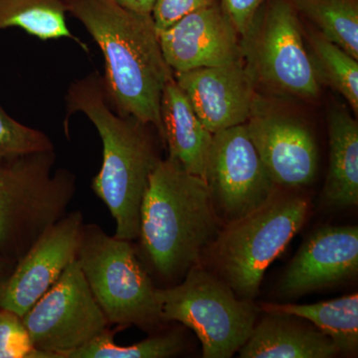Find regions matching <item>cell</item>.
Masks as SVG:
<instances>
[{
    "instance_id": "obj_1",
    "label": "cell",
    "mask_w": 358,
    "mask_h": 358,
    "mask_svg": "<svg viewBox=\"0 0 358 358\" xmlns=\"http://www.w3.org/2000/svg\"><path fill=\"white\" fill-rule=\"evenodd\" d=\"M65 107L66 129L70 117L82 113L100 134L103 162L92 181V189L114 218V236L134 241L140 235L141 203L150 176L162 159L157 143L159 138H155L159 136L157 129L131 115L117 114L99 72L71 82Z\"/></svg>"
},
{
    "instance_id": "obj_2",
    "label": "cell",
    "mask_w": 358,
    "mask_h": 358,
    "mask_svg": "<svg viewBox=\"0 0 358 358\" xmlns=\"http://www.w3.org/2000/svg\"><path fill=\"white\" fill-rule=\"evenodd\" d=\"M64 4L102 51L103 83L113 109L154 126L164 145L160 101L173 72L152 16L129 10L117 0H64Z\"/></svg>"
},
{
    "instance_id": "obj_3",
    "label": "cell",
    "mask_w": 358,
    "mask_h": 358,
    "mask_svg": "<svg viewBox=\"0 0 358 358\" xmlns=\"http://www.w3.org/2000/svg\"><path fill=\"white\" fill-rule=\"evenodd\" d=\"M221 229L205 179L169 157L160 160L141 203L138 238L150 270L166 282L183 277Z\"/></svg>"
},
{
    "instance_id": "obj_4",
    "label": "cell",
    "mask_w": 358,
    "mask_h": 358,
    "mask_svg": "<svg viewBox=\"0 0 358 358\" xmlns=\"http://www.w3.org/2000/svg\"><path fill=\"white\" fill-rule=\"evenodd\" d=\"M56 162L55 150L0 157V255L17 262L68 213L77 178Z\"/></svg>"
},
{
    "instance_id": "obj_5",
    "label": "cell",
    "mask_w": 358,
    "mask_h": 358,
    "mask_svg": "<svg viewBox=\"0 0 358 358\" xmlns=\"http://www.w3.org/2000/svg\"><path fill=\"white\" fill-rule=\"evenodd\" d=\"M242 60L258 95L315 101L320 85L292 0H265L243 34Z\"/></svg>"
},
{
    "instance_id": "obj_6",
    "label": "cell",
    "mask_w": 358,
    "mask_h": 358,
    "mask_svg": "<svg viewBox=\"0 0 358 358\" xmlns=\"http://www.w3.org/2000/svg\"><path fill=\"white\" fill-rule=\"evenodd\" d=\"M77 261L110 324L143 331L164 324L157 287L133 241L108 235L98 224H84Z\"/></svg>"
},
{
    "instance_id": "obj_7",
    "label": "cell",
    "mask_w": 358,
    "mask_h": 358,
    "mask_svg": "<svg viewBox=\"0 0 358 358\" xmlns=\"http://www.w3.org/2000/svg\"><path fill=\"white\" fill-rule=\"evenodd\" d=\"M308 212L305 196L277 192L256 210L225 224L207 251L238 296H256L266 270L301 229Z\"/></svg>"
},
{
    "instance_id": "obj_8",
    "label": "cell",
    "mask_w": 358,
    "mask_h": 358,
    "mask_svg": "<svg viewBox=\"0 0 358 358\" xmlns=\"http://www.w3.org/2000/svg\"><path fill=\"white\" fill-rule=\"evenodd\" d=\"M164 324L179 322L192 329L205 358H229L245 345L258 319L252 300L240 298L222 279L193 266L185 280L157 289Z\"/></svg>"
},
{
    "instance_id": "obj_9",
    "label": "cell",
    "mask_w": 358,
    "mask_h": 358,
    "mask_svg": "<svg viewBox=\"0 0 358 358\" xmlns=\"http://www.w3.org/2000/svg\"><path fill=\"white\" fill-rule=\"evenodd\" d=\"M21 319L47 358H68L110 327L77 259Z\"/></svg>"
},
{
    "instance_id": "obj_10",
    "label": "cell",
    "mask_w": 358,
    "mask_h": 358,
    "mask_svg": "<svg viewBox=\"0 0 358 358\" xmlns=\"http://www.w3.org/2000/svg\"><path fill=\"white\" fill-rule=\"evenodd\" d=\"M204 179L218 217L225 224L256 210L278 192L246 124L213 134Z\"/></svg>"
},
{
    "instance_id": "obj_11",
    "label": "cell",
    "mask_w": 358,
    "mask_h": 358,
    "mask_svg": "<svg viewBox=\"0 0 358 358\" xmlns=\"http://www.w3.org/2000/svg\"><path fill=\"white\" fill-rule=\"evenodd\" d=\"M246 126L275 185L300 187L315 180L319 166L317 145L303 120L277 109L258 95Z\"/></svg>"
},
{
    "instance_id": "obj_12",
    "label": "cell",
    "mask_w": 358,
    "mask_h": 358,
    "mask_svg": "<svg viewBox=\"0 0 358 358\" xmlns=\"http://www.w3.org/2000/svg\"><path fill=\"white\" fill-rule=\"evenodd\" d=\"M84 224L75 210L49 226L0 284V308L23 317L76 260Z\"/></svg>"
},
{
    "instance_id": "obj_13",
    "label": "cell",
    "mask_w": 358,
    "mask_h": 358,
    "mask_svg": "<svg viewBox=\"0 0 358 358\" xmlns=\"http://www.w3.org/2000/svg\"><path fill=\"white\" fill-rule=\"evenodd\" d=\"M157 34L173 74L242 60L239 32L221 2L188 14Z\"/></svg>"
},
{
    "instance_id": "obj_14",
    "label": "cell",
    "mask_w": 358,
    "mask_h": 358,
    "mask_svg": "<svg viewBox=\"0 0 358 358\" xmlns=\"http://www.w3.org/2000/svg\"><path fill=\"white\" fill-rule=\"evenodd\" d=\"M358 271L357 226H327L310 234L278 285L282 298H296L333 286Z\"/></svg>"
},
{
    "instance_id": "obj_15",
    "label": "cell",
    "mask_w": 358,
    "mask_h": 358,
    "mask_svg": "<svg viewBox=\"0 0 358 358\" xmlns=\"http://www.w3.org/2000/svg\"><path fill=\"white\" fill-rule=\"evenodd\" d=\"M195 114L211 134L246 124L257 93L243 60L173 74Z\"/></svg>"
},
{
    "instance_id": "obj_16",
    "label": "cell",
    "mask_w": 358,
    "mask_h": 358,
    "mask_svg": "<svg viewBox=\"0 0 358 358\" xmlns=\"http://www.w3.org/2000/svg\"><path fill=\"white\" fill-rule=\"evenodd\" d=\"M238 350L242 358H331L339 353L333 339L300 317L267 313Z\"/></svg>"
},
{
    "instance_id": "obj_17",
    "label": "cell",
    "mask_w": 358,
    "mask_h": 358,
    "mask_svg": "<svg viewBox=\"0 0 358 358\" xmlns=\"http://www.w3.org/2000/svg\"><path fill=\"white\" fill-rule=\"evenodd\" d=\"M160 119L169 159L178 162L188 173L204 179L213 134L195 114L174 76L162 91Z\"/></svg>"
},
{
    "instance_id": "obj_18",
    "label": "cell",
    "mask_w": 358,
    "mask_h": 358,
    "mask_svg": "<svg viewBox=\"0 0 358 358\" xmlns=\"http://www.w3.org/2000/svg\"><path fill=\"white\" fill-rule=\"evenodd\" d=\"M329 166L324 201L345 208L358 203V124L345 108L336 106L327 114Z\"/></svg>"
},
{
    "instance_id": "obj_19",
    "label": "cell",
    "mask_w": 358,
    "mask_h": 358,
    "mask_svg": "<svg viewBox=\"0 0 358 358\" xmlns=\"http://www.w3.org/2000/svg\"><path fill=\"white\" fill-rule=\"evenodd\" d=\"M266 313L294 315L310 322L333 339L339 353L353 355L358 348V296H341L313 305L265 303Z\"/></svg>"
},
{
    "instance_id": "obj_20",
    "label": "cell",
    "mask_w": 358,
    "mask_h": 358,
    "mask_svg": "<svg viewBox=\"0 0 358 358\" xmlns=\"http://www.w3.org/2000/svg\"><path fill=\"white\" fill-rule=\"evenodd\" d=\"M64 0H0V32L20 28L40 40L67 38L88 46L70 31Z\"/></svg>"
},
{
    "instance_id": "obj_21",
    "label": "cell",
    "mask_w": 358,
    "mask_h": 358,
    "mask_svg": "<svg viewBox=\"0 0 358 358\" xmlns=\"http://www.w3.org/2000/svg\"><path fill=\"white\" fill-rule=\"evenodd\" d=\"M306 46L313 74L320 86L329 87L348 101L358 114V62L315 28H303Z\"/></svg>"
},
{
    "instance_id": "obj_22",
    "label": "cell",
    "mask_w": 358,
    "mask_h": 358,
    "mask_svg": "<svg viewBox=\"0 0 358 358\" xmlns=\"http://www.w3.org/2000/svg\"><path fill=\"white\" fill-rule=\"evenodd\" d=\"M300 16L358 60V0H292Z\"/></svg>"
},
{
    "instance_id": "obj_23",
    "label": "cell",
    "mask_w": 358,
    "mask_h": 358,
    "mask_svg": "<svg viewBox=\"0 0 358 358\" xmlns=\"http://www.w3.org/2000/svg\"><path fill=\"white\" fill-rule=\"evenodd\" d=\"M114 331L106 329L68 358H166L185 352V339L178 331L155 334L131 345L115 343Z\"/></svg>"
},
{
    "instance_id": "obj_24",
    "label": "cell",
    "mask_w": 358,
    "mask_h": 358,
    "mask_svg": "<svg viewBox=\"0 0 358 358\" xmlns=\"http://www.w3.org/2000/svg\"><path fill=\"white\" fill-rule=\"evenodd\" d=\"M51 150L55 148L46 134L16 121L0 105V157Z\"/></svg>"
},
{
    "instance_id": "obj_25",
    "label": "cell",
    "mask_w": 358,
    "mask_h": 358,
    "mask_svg": "<svg viewBox=\"0 0 358 358\" xmlns=\"http://www.w3.org/2000/svg\"><path fill=\"white\" fill-rule=\"evenodd\" d=\"M0 358H47L33 346L21 317L1 308Z\"/></svg>"
},
{
    "instance_id": "obj_26",
    "label": "cell",
    "mask_w": 358,
    "mask_h": 358,
    "mask_svg": "<svg viewBox=\"0 0 358 358\" xmlns=\"http://www.w3.org/2000/svg\"><path fill=\"white\" fill-rule=\"evenodd\" d=\"M220 2V0H157L152 16L157 31H162L188 14Z\"/></svg>"
},
{
    "instance_id": "obj_27",
    "label": "cell",
    "mask_w": 358,
    "mask_h": 358,
    "mask_svg": "<svg viewBox=\"0 0 358 358\" xmlns=\"http://www.w3.org/2000/svg\"><path fill=\"white\" fill-rule=\"evenodd\" d=\"M239 35L243 34L265 0H220Z\"/></svg>"
},
{
    "instance_id": "obj_28",
    "label": "cell",
    "mask_w": 358,
    "mask_h": 358,
    "mask_svg": "<svg viewBox=\"0 0 358 358\" xmlns=\"http://www.w3.org/2000/svg\"><path fill=\"white\" fill-rule=\"evenodd\" d=\"M122 6L134 13L152 15L157 0H117Z\"/></svg>"
},
{
    "instance_id": "obj_29",
    "label": "cell",
    "mask_w": 358,
    "mask_h": 358,
    "mask_svg": "<svg viewBox=\"0 0 358 358\" xmlns=\"http://www.w3.org/2000/svg\"><path fill=\"white\" fill-rule=\"evenodd\" d=\"M15 264V261L0 255V284L8 277V275L10 274Z\"/></svg>"
}]
</instances>
